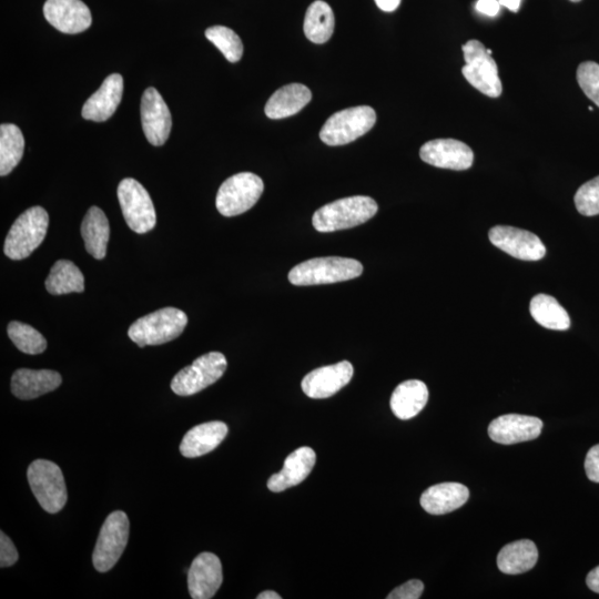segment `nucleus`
Segmentation results:
<instances>
[{
  "label": "nucleus",
  "mask_w": 599,
  "mask_h": 599,
  "mask_svg": "<svg viewBox=\"0 0 599 599\" xmlns=\"http://www.w3.org/2000/svg\"><path fill=\"white\" fill-rule=\"evenodd\" d=\"M379 210L370 197L355 196L329 203L314 213L312 223L319 232H334L363 225Z\"/></svg>",
  "instance_id": "f257e3e1"
},
{
  "label": "nucleus",
  "mask_w": 599,
  "mask_h": 599,
  "mask_svg": "<svg viewBox=\"0 0 599 599\" xmlns=\"http://www.w3.org/2000/svg\"><path fill=\"white\" fill-rule=\"evenodd\" d=\"M363 266L358 260L342 257L316 258L300 263L289 273L293 286H320L357 279Z\"/></svg>",
  "instance_id": "f03ea898"
},
{
  "label": "nucleus",
  "mask_w": 599,
  "mask_h": 599,
  "mask_svg": "<svg viewBox=\"0 0 599 599\" xmlns=\"http://www.w3.org/2000/svg\"><path fill=\"white\" fill-rule=\"evenodd\" d=\"M188 317L177 308H164L138 319L129 328L128 335L138 347L161 345L174 341L185 331Z\"/></svg>",
  "instance_id": "7ed1b4c3"
},
{
  "label": "nucleus",
  "mask_w": 599,
  "mask_h": 599,
  "mask_svg": "<svg viewBox=\"0 0 599 599\" xmlns=\"http://www.w3.org/2000/svg\"><path fill=\"white\" fill-rule=\"evenodd\" d=\"M49 227V216L42 207H33L20 215L10 228L4 252L12 260H23L42 245Z\"/></svg>",
  "instance_id": "20e7f679"
},
{
  "label": "nucleus",
  "mask_w": 599,
  "mask_h": 599,
  "mask_svg": "<svg viewBox=\"0 0 599 599\" xmlns=\"http://www.w3.org/2000/svg\"><path fill=\"white\" fill-rule=\"evenodd\" d=\"M27 477L30 489L47 513L56 514L64 509L68 493L64 474L57 464L36 460L29 465Z\"/></svg>",
  "instance_id": "39448f33"
},
{
  "label": "nucleus",
  "mask_w": 599,
  "mask_h": 599,
  "mask_svg": "<svg viewBox=\"0 0 599 599\" xmlns=\"http://www.w3.org/2000/svg\"><path fill=\"white\" fill-rule=\"evenodd\" d=\"M377 123V114L369 106L339 111L331 116L320 131V138L328 146H344L368 134Z\"/></svg>",
  "instance_id": "423d86ee"
},
{
  "label": "nucleus",
  "mask_w": 599,
  "mask_h": 599,
  "mask_svg": "<svg viewBox=\"0 0 599 599\" xmlns=\"http://www.w3.org/2000/svg\"><path fill=\"white\" fill-rule=\"evenodd\" d=\"M265 190L262 179L251 172H241L221 185L216 206L222 216L236 217L249 211Z\"/></svg>",
  "instance_id": "0eeeda50"
},
{
  "label": "nucleus",
  "mask_w": 599,
  "mask_h": 599,
  "mask_svg": "<svg viewBox=\"0 0 599 599\" xmlns=\"http://www.w3.org/2000/svg\"><path fill=\"white\" fill-rule=\"evenodd\" d=\"M462 49L466 63L462 68L465 79L487 97H500L503 86L499 69L485 46L479 40L473 39L463 45Z\"/></svg>",
  "instance_id": "6e6552de"
},
{
  "label": "nucleus",
  "mask_w": 599,
  "mask_h": 599,
  "mask_svg": "<svg viewBox=\"0 0 599 599\" xmlns=\"http://www.w3.org/2000/svg\"><path fill=\"white\" fill-rule=\"evenodd\" d=\"M228 368V362L220 352L201 355L194 363L182 369L172 379L171 390L180 397L197 394L222 378Z\"/></svg>",
  "instance_id": "1a4fd4ad"
},
{
  "label": "nucleus",
  "mask_w": 599,
  "mask_h": 599,
  "mask_svg": "<svg viewBox=\"0 0 599 599\" xmlns=\"http://www.w3.org/2000/svg\"><path fill=\"white\" fill-rule=\"evenodd\" d=\"M118 199L128 227L144 235L157 225L154 202L144 186L133 178H126L118 186Z\"/></svg>",
  "instance_id": "9d476101"
},
{
  "label": "nucleus",
  "mask_w": 599,
  "mask_h": 599,
  "mask_svg": "<svg viewBox=\"0 0 599 599\" xmlns=\"http://www.w3.org/2000/svg\"><path fill=\"white\" fill-rule=\"evenodd\" d=\"M130 524L123 511L108 515L97 540L93 554L96 570L106 573L114 568L126 550L129 540Z\"/></svg>",
  "instance_id": "9b49d317"
},
{
  "label": "nucleus",
  "mask_w": 599,
  "mask_h": 599,
  "mask_svg": "<svg viewBox=\"0 0 599 599\" xmlns=\"http://www.w3.org/2000/svg\"><path fill=\"white\" fill-rule=\"evenodd\" d=\"M140 115L142 129L152 146L165 145L172 128V117L164 98L159 91L148 88L141 98Z\"/></svg>",
  "instance_id": "f8f14e48"
},
{
  "label": "nucleus",
  "mask_w": 599,
  "mask_h": 599,
  "mask_svg": "<svg viewBox=\"0 0 599 599\" xmlns=\"http://www.w3.org/2000/svg\"><path fill=\"white\" fill-rule=\"evenodd\" d=\"M490 241L516 259L538 261L545 257L544 243L534 233L509 226H497L490 230Z\"/></svg>",
  "instance_id": "ddd939ff"
},
{
  "label": "nucleus",
  "mask_w": 599,
  "mask_h": 599,
  "mask_svg": "<svg viewBox=\"0 0 599 599\" xmlns=\"http://www.w3.org/2000/svg\"><path fill=\"white\" fill-rule=\"evenodd\" d=\"M353 374V365L349 361H342L313 370L304 377L301 388L311 399H328L347 387Z\"/></svg>",
  "instance_id": "4468645a"
},
{
  "label": "nucleus",
  "mask_w": 599,
  "mask_h": 599,
  "mask_svg": "<svg viewBox=\"0 0 599 599\" xmlns=\"http://www.w3.org/2000/svg\"><path fill=\"white\" fill-rule=\"evenodd\" d=\"M421 159L436 168L462 171L473 165V150L455 139H435L426 142L420 150Z\"/></svg>",
  "instance_id": "2eb2a0df"
},
{
  "label": "nucleus",
  "mask_w": 599,
  "mask_h": 599,
  "mask_svg": "<svg viewBox=\"0 0 599 599\" xmlns=\"http://www.w3.org/2000/svg\"><path fill=\"white\" fill-rule=\"evenodd\" d=\"M47 22L64 34H80L93 23L90 9L81 0H47L44 5Z\"/></svg>",
  "instance_id": "dca6fc26"
},
{
  "label": "nucleus",
  "mask_w": 599,
  "mask_h": 599,
  "mask_svg": "<svg viewBox=\"0 0 599 599\" xmlns=\"http://www.w3.org/2000/svg\"><path fill=\"white\" fill-rule=\"evenodd\" d=\"M542 430L543 422L535 416L506 414L492 421L489 435L496 443L512 445L533 441L541 435Z\"/></svg>",
  "instance_id": "f3484780"
},
{
  "label": "nucleus",
  "mask_w": 599,
  "mask_h": 599,
  "mask_svg": "<svg viewBox=\"0 0 599 599\" xmlns=\"http://www.w3.org/2000/svg\"><path fill=\"white\" fill-rule=\"evenodd\" d=\"M223 581L222 565L213 553H201L188 571V588L191 598L210 599L217 594Z\"/></svg>",
  "instance_id": "a211bd4d"
},
{
  "label": "nucleus",
  "mask_w": 599,
  "mask_h": 599,
  "mask_svg": "<svg viewBox=\"0 0 599 599\" xmlns=\"http://www.w3.org/2000/svg\"><path fill=\"white\" fill-rule=\"evenodd\" d=\"M124 79L119 74L108 76L103 85L85 103L81 115L86 120L104 123L116 113L123 99Z\"/></svg>",
  "instance_id": "6ab92c4d"
},
{
  "label": "nucleus",
  "mask_w": 599,
  "mask_h": 599,
  "mask_svg": "<svg viewBox=\"0 0 599 599\" xmlns=\"http://www.w3.org/2000/svg\"><path fill=\"white\" fill-rule=\"evenodd\" d=\"M316 462L317 454L308 446L292 452L284 461L283 469L270 477L268 489L279 493L299 485L310 475Z\"/></svg>",
  "instance_id": "aec40b11"
},
{
  "label": "nucleus",
  "mask_w": 599,
  "mask_h": 599,
  "mask_svg": "<svg viewBox=\"0 0 599 599\" xmlns=\"http://www.w3.org/2000/svg\"><path fill=\"white\" fill-rule=\"evenodd\" d=\"M63 379L52 370H17L12 378V392L20 400H34L60 387Z\"/></svg>",
  "instance_id": "412c9836"
},
{
  "label": "nucleus",
  "mask_w": 599,
  "mask_h": 599,
  "mask_svg": "<svg viewBox=\"0 0 599 599\" xmlns=\"http://www.w3.org/2000/svg\"><path fill=\"white\" fill-rule=\"evenodd\" d=\"M229 429L226 423L213 421L195 426L180 444V452L185 458L196 459L215 451L226 439Z\"/></svg>",
  "instance_id": "4be33fe9"
},
{
  "label": "nucleus",
  "mask_w": 599,
  "mask_h": 599,
  "mask_svg": "<svg viewBox=\"0 0 599 599\" xmlns=\"http://www.w3.org/2000/svg\"><path fill=\"white\" fill-rule=\"evenodd\" d=\"M470 491L461 483H441L429 487L421 496L424 511L432 515H444L459 510L467 500Z\"/></svg>",
  "instance_id": "5701e85b"
},
{
  "label": "nucleus",
  "mask_w": 599,
  "mask_h": 599,
  "mask_svg": "<svg viewBox=\"0 0 599 599\" xmlns=\"http://www.w3.org/2000/svg\"><path fill=\"white\" fill-rule=\"evenodd\" d=\"M429 401V390L426 384L419 380H409L401 383L391 397V410L400 420L415 418Z\"/></svg>",
  "instance_id": "b1692460"
},
{
  "label": "nucleus",
  "mask_w": 599,
  "mask_h": 599,
  "mask_svg": "<svg viewBox=\"0 0 599 599\" xmlns=\"http://www.w3.org/2000/svg\"><path fill=\"white\" fill-rule=\"evenodd\" d=\"M312 99L311 90L301 84H291L274 93L266 105V115L270 119H283L296 115Z\"/></svg>",
  "instance_id": "393cba45"
},
{
  "label": "nucleus",
  "mask_w": 599,
  "mask_h": 599,
  "mask_svg": "<svg viewBox=\"0 0 599 599\" xmlns=\"http://www.w3.org/2000/svg\"><path fill=\"white\" fill-rule=\"evenodd\" d=\"M81 236L90 256L97 260L104 259L107 255V246L110 238L109 221L105 212L98 207H91L81 223Z\"/></svg>",
  "instance_id": "a878e982"
},
{
  "label": "nucleus",
  "mask_w": 599,
  "mask_h": 599,
  "mask_svg": "<svg viewBox=\"0 0 599 599\" xmlns=\"http://www.w3.org/2000/svg\"><path fill=\"white\" fill-rule=\"evenodd\" d=\"M538 551L530 540L516 541L504 546L497 556V566L504 574L517 575L529 572L536 565Z\"/></svg>",
  "instance_id": "bb28decb"
},
{
  "label": "nucleus",
  "mask_w": 599,
  "mask_h": 599,
  "mask_svg": "<svg viewBox=\"0 0 599 599\" xmlns=\"http://www.w3.org/2000/svg\"><path fill=\"white\" fill-rule=\"evenodd\" d=\"M46 289L53 296L74 292H84L85 278L74 262L59 260L55 263L46 280Z\"/></svg>",
  "instance_id": "cd10ccee"
},
{
  "label": "nucleus",
  "mask_w": 599,
  "mask_h": 599,
  "mask_svg": "<svg viewBox=\"0 0 599 599\" xmlns=\"http://www.w3.org/2000/svg\"><path fill=\"white\" fill-rule=\"evenodd\" d=\"M530 311L533 319L546 329L565 331L571 327L567 311L547 294H537L531 301Z\"/></svg>",
  "instance_id": "c85d7f7f"
},
{
  "label": "nucleus",
  "mask_w": 599,
  "mask_h": 599,
  "mask_svg": "<svg viewBox=\"0 0 599 599\" xmlns=\"http://www.w3.org/2000/svg\"><path fill=\"white\" fill-rule=\"evenodd\" d=\"M335 18L332 8L317 0L307 10L304 18V34L314 44H324L332 37Z\"/></svg>",
  "instance_id": "c756f323"
},
{
  "label": "nucleus",
  "mask_w": 599,
  "mask_h": 599,
  "mask_svg": "<svg viewBox=\"0 0 599 599\" xmlns=\"http://www.w3.org/2000/svg\"><path fill=\"white\" fill-rule=\"evenodd\" d=\"M25 139L14 124H3L0 126V176L10 174L23 159Z\"/></svg>",
  "instance_id": "7c9ffc66"
},
{
  "label": "nucleus",
  "mask_w": 599,
  "mask_h": 599,
  "mask_svg": "<svg viewBox=\"0 0 599 599\" xmlns=\"http://www.w3.org/2000/svg\"><path fill=\"white\" fill-rule=\"evenodd\" d=\"M7 332L9 339L23 353L36 355L45 352L47 349V341L43 337V334L26 323L18 321L10 322Z\"/></svg>",
  "instance_id": "2f4dec72"
},
{
  "label": "nucleus",
  "mask_w": 599,
  "mask_h": 599,
  "mask_svg": "<svg viewBox=\"0 0 599 599\" xmlns=\"http://www.w3.org/2000/svg\"><path fill=\"white\" fill-rule=\"evenodd\" d=\"M206 37L230 63H238L243 55L240 37L225 26H213L206 30Z\"/></svg>",
  "instance_id": "473e14b6"
},
{
  "label": "nucleus",
  "mask_w": 599,
  "mask_h": 599,
  "mask_svg": "<svg viewBox=\"0 0 599 599\" xmlns=\"http://www.w3.org/2000/svg\"><path fill=\"white\" fill-rule=\"evenodd\" d=\"M574 201L581 215L585 217L599 215V176L578 189Z\"/></svg>",
  "instance_id": "72a5a7b5"
},
{
  "label": "nucleus",
  "mask_w": 599,
  "mask_h": 599,
  "mask_svg": "<svg viewBox=\"0 0 599 599\" xmlns=\"http://www.w3.org/2000/svg\"><path fill=\"white\" fill-rule=\"evenodd\" d=\"M578 85L584 94L599 107V65L595 62H585L577 69Z\"/></svg>",
  "instance_id": "f704fd0d"
},
{
  "label": "nucleus",
  "mask_w": 599,
  "mask_h": 599,
  "mask_svg": "<svg viewBox=\"0 0 599 599\" xmlns=\"http://www.w3.org/2000/svg\"><path fill=\"white\" fill-rule=\"evenodd\" d=\"M424 591V584L419 580H412L395 588L388 599H419Z\"/></svg>",
  "instance_id": "c9c22d12"
},
{
  "label": "nucleus",
  "mask_w": 599,
  "mask_h": 599,
  "mask_svg": "<svg viewBox=\"0 0 599 599\" xmlns=\"http://www.w3.org/2000/svg\"><path fill=\"white\" fill-rule=\"evenodd\" d=\"M18 561V552L12 540L4 533L0 534V566L10 567Z\"/></svg>",
  "instance_id": "e433bc0d"
},
{
  "label": "nucleus",
  "mask_w": 599,
  "mask_h": 599,
  "mask_svg": "<svg viewBox=\"0 0 599 599\" xmlns=\"http://www.w3.org/2000/svg\"><path fill=\"white\" fill-rule=\"evenodd\" d=\"M585 471L588 479L599 483V444L588 451L585 460Z\"/></svg>",
  "instance_id": "4c0bfd02"
},
{
  "label": "nucleus",
  "mask_w": 599,
  "mask_h": 599,
  "mask_svg": "<svg viewBox=\"0 0 599 599\" xmlns=\"http://www.w3.org/2000/svg\"><path fill=\"white\" fill-rule=\"evenodd\" d=\"M475 8L477 12L483 15L495 17L500 13L501 4L499 0H479Z\"/></svg>",
  "instance_id": "58836bf2"
},
{
  "label": "nucleus",
  "mask_w": 599,
  "mask_h": 599,
  "mask_svg": "<svg viewBox=\"0 0 599 599\" xmlns=\"http://www.w3.org/2000/svg\"><path fill=\"white\" fill-rule=\"evenodd\" d=\"M586 584L590 590L599 594V566L595 567L590 574L587 575Z\"/></svg>",
  "instance_id": "ea45409f"
},
{
  "label": "nucleus",
  "mask_w": 599,
  "mask_h": 599,
  "mask_svg": "<svg viewBox=\"0 0 599 599\" xmlns=\"http://www.w3.org/2000/svg\"><path fill=\"white\" fill-rule=\"evenodd\" d=\"M375 3L383 12L392 13L399 8L401 0H375Z\"/></svg>",
  "instance_id": "a19ab883"
},
{
  "label": "nucleus",
  "mask_w": 599,
  "mask_h": 599,
  "mask_svg": "<svg viewBox=\"0 0 599 599\" xmlns=\"http://www.w3.org/2000/svg\"><path fill=\"white\" fill-rule=\"evenodd\" d=\"M501 6L510 9L511 12L517 13L521 8L522 0H499Z\"/></svg>",
  "instance_id": "79ce46f5"
},
{
  "label": "nucleus",
  "mask_w": 599,
  "mask_h": 599,
  "mask_svg": "<svg viewBox=\"0 0 599 599\" xmlns=\"http://www.w3.org/2000/svg\"><path fill=\"white\" fill-rule=\"evenodd\" d=\"M258 599H281L282 597L277 594L276 592H272V591H266L261 593L258 597Z\"/></svg>",
  "instance_id": "37998d69"
},
{
  "label": "nucleus",
  "mask_w": 599,
  "mask_h": 599,
  "mask_svg": "<svg viewBox=\"0 0 599 599\" xmlns=\"http://www.w3.org/2000/svg\"><path fill=\"white\" fill-rule=\"evenodd\" d=\"M571 2H573V3H580L581 0H571Z\"/></svg>",
  "instance_id": "c03bdc74"
}]
</instances>
